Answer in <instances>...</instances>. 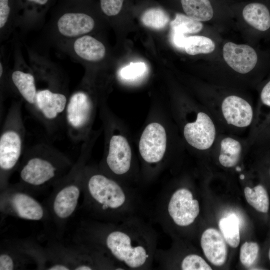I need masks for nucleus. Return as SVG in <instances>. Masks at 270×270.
<instances>
[{
    "label": "nucleus",
    "instance_id": "obj_38",
    "mask_svg": "<svg viewBox=\"0 0 270 270\" xmlns=\"http://www.w3.org/2000/svg\"><path fill=\"white\" fill-rule=\"evenodd\" d=\"M268 258H269V259L270 260V249L269 252H268Z\"/></svg>",
    "mask_w": 270,
    "mask_h": 270
},
{
    "label": "nucleus",
    "instance_id": "obj_33",
    "mask_svg": "<svg viewBox=\"0 0 270 270\" xmlns=\"http://www.w3.org/2000/svg\"><path fill=\"white\" fill-rule=\"evenodd\" d=\"M256 135L258 142L270 138V114L258 128Z\"/></svg>",
    "mask_w": 270,
    "mask_h": 270
},
{
    "label": "nucleus",
    "instance_id": "obj_4",
    "mask_svg": "<svg viewBox=\"0 0 270 270\" xmlns=\"http://www.w3.org/2000/svg\"><path fill=\"white\" fill-rule=\"evenodd\" d=\"M86 147V146H85ZM83 147L80 154L70 171L54 186L48 200L46 209L57 228L62 230L78 207L82 194V184L86 150Z\"/></svg>",
    "mask_w": 270,
    "mask_h": 270
},
{
    "label": "nucleus",
    "instance_id": "obj_14",
    "mask_svg": "<svg viewBox=\"0 0 270 270\" xmlns=\"http://www.w3.org/2000/svg\"><path fill=\"white\" fill-rule=\"evenodd\" d=\"M166 146V130L160 124H148L142 133L139 142V151L148 164L159 162L163 158Z\"/></svg>",
    "mask_w": 270,
    "mask_h": 270
},
{
    "label": "nucleus",
    "instance_id": "obj_22",
    "mask_svg": "<svg viewBox=\"0 0 270 270\" xmlns=\"http://www.w3.org/2000/svg\"><path fill=\"white\" fill-rule=\"evenodd\" d=\"M242 150L241 142L232 136L223 138L220 143L218 161L225 168H232L238 162Z\"/></svg>",
    "mask_w": 270,
    "mask_h": 270
},
{
    "label": "nucleus",
    "instance_id": "obj_19",
    "mask_svg": "<svg viewBox=\"0 0 270 270\" xmlns=\"http://www.w3.org/2000/svg\"><path fill=\"white\" fill-rule=\"evenodd\" d=\"M51 0H18L19 10L16 26L30 28L44 18Z\"/></svg>",
    "mask_w": 270,
    "mask_h": 270
},
{
    "label": "nucleus",
    "instance_id": "obj_24",
    "mask_svg": "<svg viewBox=\"0 0 270 270\" xmlns=\"http://www.w3.org/2000/svg\"><path fill=\"white\" fill-rule=\"evenodd\" d=\"M218 227L226 242L232 248L238 246L240 242V220L234 214L221 218Z\"/></svg>",
    "mask_w": 270,
    "mask_h": 270
},
{
    "label": "nucleus",
    "instance_id": "obj_5",
    "mask_svg": "<svg viewBox=\"0 0 270 270\" xmlns=\"http://www.w3.org/2000/svg\"><path fill=\"white\" fill-rule=\"evenodd\" d=\"M20 101L10 106L0 136V190L8 185L12 172L18 168L22 157L26 130Z\"/></svg>",
    "mask_w": 270,
    "mask_h": 270
},
{
    "label": "nucleus",
    "instance_id": "obj_9",
    "mask_svg": "<svg viewBox=\"0 0 270 270\" xmlns=\"http://www.w3.org/2000/svg\"><path fill=\"white\" fill-rule=\"evenodd\" d=\"M94 104L83 84L69 96L64 114V122L68 136L74 142L84 138L91 122Z\"/></svg>",
    "mask_w": 270,
    "mask_h": 270
},
{
    "label": "nucleus",
    "instance_id": "obj_16",
    "mask_svg": "<svg viewBox=\"0 0 270 270\" xmlns=\"http://www.w3.org/2000/svg\"><path fill=\"white\" fill-rule=\"evenodd\" d=\"M132 152L126 139L120 135H114L110 140L106 158L107 168L115 176L126 174L130 170Z\"/></svg>",
    "mask_w": 270,
    "mask_h": 270
},
{
    "label": "nucleus",
    "instance_id": "obj_21",
    "mask_svg": "<svg viewBox=\"0 0 270 270\" xmlns=\"http://www.w3.org/2000/svg\"><path fill=\"white\" fill-rule=\"evenodd\" d=\"M18 0H0V41L6 39L16 26Z\"/></svg>",
    "mask_w": 270,
    "mask_h": 270
},
{
    "label": "nucleus",
    "instance_id": "obj_12",
    "mask_svg": "<svg viewBox=\"0 0 270 270\" xmlns=\"http://www.w3.org/2000/svg\"><path fill=\"white\" fill-rule=\"evenodd\" d=\"M56 45L72 57L82 62H100L106 54L104 44L90 34Z\"/></svg>",
    "mask_w": 270,
    "mask_h": 270
},
{
    "label": "nucleus",
    "instance_id": "obj_27",
    "mask_svg": "<svg viewBox=\"0 0 270 270\" xmlns=\"http://www.w3.org/2000/svg\"><path fill=\"white\" fill-rule=\"evenodd\" d=\"M169 20L168 14L158 8L146 10L141 16V21L144 26L155 30L164 28Z\"/></svg>",
    "mask_w": 270,
    "mask_h": 270
},
{
    "label": "nucleus",
    "instance_id": "obj_25",
    "mask_svg": "<svg viewBox=\"0 0 270 270\" xmlns=\"http://www.w3.org/2000/svg\"><path fill=\"white\" fill-rule=\"evenodd\" d=\"M244 194L247 202L256 210L263 213L268 212L269 198L263 186L258 184L252 188L246 186L244 189Z\"/></svg>",
    "mask_w": 270,
    "mask_h": 270
},
{
    "label": "nucleus",
    "instance_id": "obj_34",
    "mask_svg": "<svg viewBox=\"0 0 270 270\" xmlns=\"http://www.w3.org/2000/svg\"><path fill=\"white\" fill-rule=\"evenodd\" d=\"M188 38L186 34L172 30L171 40L173 44L177 48L184 49Z\"/></svg>",
    "mask_w": 270,
    "mask_h": 270
},
{
    "label": "nucleus",
    "instance_id": "obj_7",
    "mask_svg": "<svg viewBox=\"0 0 270 270\" xmlns=\"http://www.w3.org/2000/svg\"><path fill=\"white\" fill-rule=\"evenodd\" d=\"M96 25L85 0H62L52 18L51 35L58 44L90 34Z\"/></svg>",
    "mask_w": 270,
    "mask_h": 270
},
{
    "label": "nucleus",
    "instance_id": "obj_17",
    "mask_svg": "<svg viewBox=\"0 0 270 270\" xmlns=\"http://www.w3.org/2000/svg\"><path fill=\"white\" fill-rule=\"evenodd\" d=\"M223 56L230 68L242 74L252 70L258 62V55L252 48L232 42H228L224 46Z\"/></svg>",
    "mask_w": 270,
    "mask_h": 270
},
{
    "label": "nucleus",
    "instance_id": "obj_32",
    "mask_svg": "<svg viewBox=\"0 0 270 270\" xmlns=\"http://www.w3.org/2000/svg\"><path fill=\"white\" fill-rule=\"evenodd\" d=\"M124 0H100V8L108 16H114L120 12Z\"/></svg>",
    "mask_w": 270,
    "mask_h": 270
},
{
    "label": "nucleus",
    "instance_id": "obj_6",
    "mask_svg": "<svg viewBox=\"0 0 270 270\" xmlns=\"http://www.w3.org/2000/svg\"><path fill=\"white\" fill-rule=\"evenodd\" d=\"M200 212L198 201L192 192L186 187L174 190L162 191L155 211L156 220L163 230L172 226L188 228L196 221Z\"/></svg>",
    "mask_w": 270,
    "mask_h": 270
},
{
    "label": "nucleus",
    "instance_id": "obj_15",
    "mask_svg": "<svg viewBox=\"0 0 270 270\" xmlns=\"http://www.w3.org/2000/svg\"><path fill=\"white\" fill-rule=\"evenodd\" d=\"M220 108L224 122L232 127L246 128L250 126L254 120L252 106L247 100L238 96L226 97Z\"/></svg>",
    "mask_w": 270,
    "mask_h": 270
},
{
    "label": "nucleus",
    "instance_id": "obj_11",
    "mask_svg": "<svg viewBox=\"0 0 270 270\" xmlns=\"http://www.w3.org/2000/svg\"><path fill=\"white\" fill-rule=\"evenodd\" d=\"M16 54L14 66L8 72L9 84L32 112L38 90L34 72L24 62L20 54Z\"/></svg>",
    "mask_w": 270,
    "mask_h": 270
},
{
    "label": "nucleus",
    "instance_id": "obj_2",
    "mask_svg": "<svg viewBox=\"0 0 270 270\" xmlns=\"http://www.w3.org/2000/svg\"><path fill=\"white\" fill-rule=\"evenodd\" d=\"M81 206L91 219L119 222L144 212L142 200L136 191L124 186L103 173L86 167Z\"/></svg>",
    "mask_w": 270,
    "mask_h": 270
},
{
    "label": "nucleus",
    "instance_id": "obj_13",
    "mask_svg": "<svg viewBox=\"0 0 270 270\" xmlns=\"http://www.w3.org/2000/svg\"><path fill=\"white\" fill-rule=\"evenodd\" d=\"M215 124L206 112H199L196 119L184 126V136L188 143L194 148L206 150L214 144L216 138Z\"/></svg>",
    "mask_w": 270,
    "mask_h": 270
},
{
    "label": "nucleus",
    "instance_id": "obj_3",
    "mask_svg": "<svg viewBox=\"0 0 270 270\" xmlns=\"http://www.w3.org/2000/svg\"><path fill=\"white\" fill-rule=\"evenodd\" d=\"M73 165L68 158L52 146L36 144L23 154L18 167V184L28 192L53 186Z\"/></svg>",
    "mask_w": 270,
    "mask_h": 270
},
{
    "label": "nucleus",
    "instance_id": "obj_26",
    "mask_svg": "<svg viewBox=\"0 0 270 270\" xmlns=\"http://www.w3.org/2000/svg\"><path fill=\"white\" fill-rule=\"evenodd\" d=\"M215 48L214 42L210 38L202 36H188L184 48L188 54L194 56L200 54L212 52Z\"/></svg>",
    "mask_w": 270,
    "mask_h": 270
},
{
    "label": "nucleus",
    "instance_id": "obj_18",
    "mask_svg": "<svg viewBox=\"0 0 270 270\" xmlns=\"http://www.w3.org/2000/svg\"><path fill=\"white\" fill-rule=\"evenodd\" d=\"M200 242L204 256L211 264L216 266L224 264L228 249L221 232L214 228H208L202 232Z\"/></svg>",
    "mask_w": 270,
    "mask_h": 270
},
{
    "label": "nucleus",
    "instance_id": "obj_37",
    "mask_svg": "<svg viewBox=\"0 0 270 270\" xmlns=\"http://www.w3.org/2000/svg\"><path fill=\"white\" fill-rule=\"evenodd\" d=\"M236 169L237 171H240L241 170L239 166H236Z\"/></svg>",
    "mask_w": 270,
    "mask_h": 270
},
{
    "label": "nucleus",
    "instance_id": "obj_8",
    "mask_svg": "<svg viewBox=\"0 0 270 270\" xmlns=\"http://www.w3.org/2000/svg\"><path fill=\"white\" fill-rule=\"evenodd\" d=\"M0 211L22 219L40 221L50 217L46 208L18 184L0 190Z\"/></svg>",
    "mask_w": 270,
    "mask_h": 270
},
{
    "label": "nucleus",
    "instance_id": "obj_28",
    "mask_svg": "<svg viewBox=\"0 0 270 270\" xmlns=\"http://www.w3.org/2000/svg\"><path fill=\"white\" fill-rule=\"evenodd\" d=\"M172 30L184 34L197 33L203 27L200 22L195 20L188 16L177 14L174 20L170 24Z\"/></svg>",
    "mask_w": 270,
    "mask_h": 270
},
{
    "label": "nucleus",
    "instance_id": "obj_29",
    "mask_svg": "<svg viewBox=\"0 0 270 270\" xmlns=\"http://www.w3.org/2000/svg\"><path fill=\"white\" fill-rule=\"evenodd\" d=\"M259 251L256 242H246L240 248V259L242 264L246 267H250L256 261Z\"/></svg>",
    "mask_w": 270,
    "mask_h": 270
},
{
    "label": "nucleus",
    "instance_id": "obj_23",
    "mask_svg": "<svg viewBox=\"0 0 270 270\" xmlns=\"http://www.w3.org/2000/svg\"><path fill=\"white\" fill-rule=\"evenodd\" d=\"M184 11L189 17L199 22L208 21L214 15L209 0H181Z\"/></svg>",
    "mask_w": 270,
    "mask_h": 270
},
{
    "label": "nucleus",
    "instance_id": "obj_20",
    "mask_svg": "<svg viewBox=\"0 0 270 270\" xmlns=\"http://www.w3.org/2000/svg\"><path fill=\"white\" fill-rule=\"evenodd\" d=\"M242 16L247 23L259 31L265 32L270 28V13L264 4L254 2L246 5Z\"/></svg>",
    "mask_w": 270,
    "mask_h": 270
},
{
    "label": "nucleus",
    "instance_id": "obj_30",
    "mask_svg": "<svg viewBox=\"0 0 270 270\" xmlns=\"http://www.w3.org/2000/svg\"><path fill=\"white\" fill-rule=\"evenodd\" d=\"M146 70L144 63L142 62H132L122 68L119 71L120 77L125 80H134L142 77Z\"/></svg>",
    "mask_w": 270,
    "mask_h": 270
},
{
    "label": "nucleus",
    "instance_id": "obj_36",
    "mask_svg": "<svg viewBox=\"0 0 270 270\" xmlns=\"http://www.w3.org/2000/svg\"><path fill=\"white\" fill-rule=\"evenodd\" d=\"M240 178L241 179V180H244V174H240Z\"/></svg>",
    "mask_w": 270,
    "mask_h": 270
},
{
    "label": "nucleus",
    "instance_id": "obj_10",
    "mask_svg": "<svg viewBox=\"0 0 270 270\" xmlns=\"http://www.w3.org/2000/svg\"><path fill=\"white\" fill-rule=\"evenodd\" d=\"M69 96L62 85L47 84L38 88L32 112L43 123L48 132L64 120V114Z\"/></svg>",
    "mask_w": 270,
    "mask_h": 270
},
{
    "label": "nucleus",
    "instance_id": "obj_1",
    "mask_svg": "<svg viewBox=\"0 0 270 270\" xmlns=\"http://www.w3.org/2000/svg\"><path fill=\"white\" fill-rule=\"evenodd\" d=\"M76 241L105 255L123 270H145L152 268L158 236L142 216L119 222L90 218L81 222Z\"/></svg>",
    "mask_w": 270,
    "mask_h": 270
},
{
    "label": "nucleus",
    "instance_id": "obj_31",
    "mask_svg": "<svg viewBox=\"0 0 270 270\" xmlns=\"http://www.w3.org/2000/svg\"><path fill=\"white\" fill-rule=\"evenodd\" d=\"M182 270H211L212 268L200 256L196 254H188L182 263Z\"/></svg>",
    "mask_w": 270,
    "mask_h": 270
},
{
    "label": "nucleus",
    "instance_id": "obj_35",
    "mask_svg": "<svg viewBox=\"0 0 270 270\" xmlns=\"http://www.w3.org/2000/svg\"><path fill=\"white\" fill-rule=\"evenodd\" d=\"M260 100L262 105L270 108V80L263 86L260 94Z\"/></svg>",
    "mask_w": 270,
    "mask_h": 270
}]
</instances>
